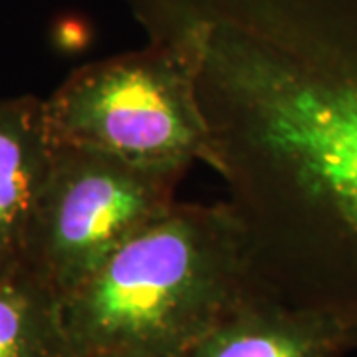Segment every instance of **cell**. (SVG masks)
Instances as JSON below:
<instances>
[{
	"instance_id": "6da1fadb",
	"label": "cell",
	"mask_w": 357,
	"mask_h": 357,
	"mask_svg": "<svg viewBox=\"0 0 357 357\" xmlns=\"http://www.w3.org/2000/svg\"><path fill=\"white\" fill-rule=\"evenodd\" d=\"M187 66L260 288L357 316V0H123Z\"/></svg>"
},
{
	"instance_id": "7a4b0ae2",
	"label": "cell",
	"mask_w": 357,
	"mask_h": 357,
	"mask_svg": "<svg viewBox=\"0 0 357 357\" xmlns=\"http://www.w3.org/2000/svg\"><path fill=\"white\" fill-rule=\"evenodd\" d=\"M262 290L227 201L175 203L60 298L74 357H183Z\"/></svg>"
},
{
	"instance_id": "3957f363",
	"label": "cell",
	"mask_w": 357,
	"mask_h": 357,
	"mask_svg": "<svg viewBox=\"0 0 357 357\" xmlns=\"http://www.w3.org/2000/svg\"><path fill=\"white\" fill-rule=\"evenodd\" d=\"M44 103L56 143L173 177L208 161L192 77L163 44L145 40L143 48L79 66Z\"/></svg>"
},
{
	"instance_id": "277c9868",
	"label": "cell",
	"mask_w": 357,
	"mask_h": 357,
	"mask_svg": "<svg viewBox=\"0 0 357 357\" xmlns=\"http://www.w3.org/2000/svg\"><path fill=\"white\" fill-rule=\"evenodd\" d=\"M178 178L56 143L24 266L60 298L76 290L175 203Z\"/></svg>"
},
{
	"instance_id": "5b68a950",
	"label": "cell",
	"mask_w": 357,
	"mask_h": 357,
	"mask_svg": "<svg viewBox=\"0 0 357 357\" xmlns=\"http://www.w3.org/2000/svg\"><path fill=\"white\" fill-rule=\"evenodd\" d=\"M354 342L356 314L298 306L266 290H255L183 357H340Z\"/></svg>"
},
{
	"instance_id": "8992f818",
	"label": "cell",
	"mask_w": 357,
	"mask_h": 357,
	"mask_svg": "<svg viewBox=\"0 0 357 357\" xmlns=\"http://www.w3.org/2000/svg\"><path fill=\"white\" fill-rule=\"evenodd\" d=\"M54 147L44 100L0 98V276L24 266Z\"/></svg>"
},
{
	"instance_id": "52a82bcc",
	"label": "cell",
	"mask_w": 357,
	"mask_h": 357,
	"mask_svg": "<svg viewBox=\"0 0 357 357\" xmlns=\"http://www.w3.org/2000/svg\"><path fill=\"white\" fill-rule=\"evenodd\" d=\"M0 357H74L60 296L26 266L0 276Z\"/></svg>"
}]
</instances>
